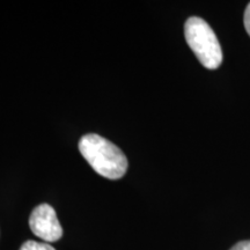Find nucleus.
I'll return each instance as SVG.
<instances>
[{
    "instance_id": "f257e3e1",
    "label": "nucleus",
    "mask_w": 250,
    "mask_h": 250,
    "mask_svg": "<svg viewBox=\"0 0 250 250\" xmlns=\"http://www.w3.org/2000/svg\"><path fill=\"white\" fill-rule=\"evenodd\" d=\"M79 151L90 167L105 179L118 180L126 173L129 164L123 151L99 134H85L79 142Z\"/></svg>"
},
{
    "instance_id": "20e7f679",
    "label": "nucleus",
    "mask_w": 250,
    "mask_h": 250,
    "mask_svg": "<svg viewBox=\"0 0 250 250\" xmlns=\"http://www.w3.org/2000/svg\"><path fill=\"white\" fill-rule=\"evenodd\" d=\"M20 250H56L54 247L48 245V243L43 242H36V241H29L24 242L22 246H21Z\"/></svg>"
},
{
    "instance_id": "423d86ee",
    "label": "nucleus",
    "mask_w": 250,
    "mask_h": 250,
    "mask_svg": "<svg viewBox=\"0 0 250 250\" xmlns=\"http://www.w3.org/2000/svg\"><path fill=\"white\" fill-rule=\"evenodd\" d=\"M229 250H250V240H248V241L237 242Z\"/></svg>"
},
{
    "instance_id": "f03ea898",
    "label": "nucleus",
    "mask_w": 250,
    "mask_h": 250,
    "mask_svg": "<svg viewBox=\"0 0 250 250\" xmlns=\"http://www.w3.org/2000/svg\"><path fill=\"white\" fill-rule=\"evenodd\" d=\"M188 45L203 66L215 70L223 62V50L210 24L202 18L191 17L184 24Z\"/></svg>"
},
{
    "instance_id": "7ed1b4c3",
    "label": "nucleus",
    "mask_w": 250,
    "mask_h": 250,
    "mask_svg": "<svg viewBox=\"0 0 250 250\" xmlns=\"http://www.w3.org/2000/svg\"><path fill=\"white\" fill-rule=\"evenodd\" d=\"M31 232L45 242H56L62 236V228L59 224L55 208L49 204L36 206L29 217Z\"/></svg>"
},
{
    "instance_id": "39448f33",
    "label": "nucleus",
    "mask_w": 250,
    "mask_h": 250,
    "mask_svg": "<svg viewBox=\"0 0 250 250\" xmlns=\"http://www.w3.org/2000/svg\"><path fill=\"white\" fill-rule=\"evenodd\" d=\"M243 22H245V28L248 33V35L250 36V2L247 6L246 11H245V17H243Z\"/></svg>"
}]
</instances>
